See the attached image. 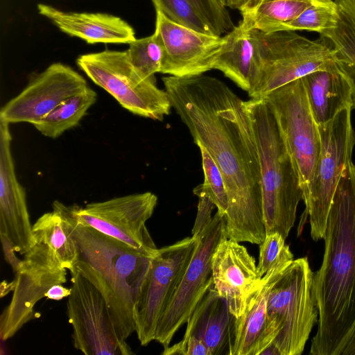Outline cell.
Listing matches in <instances>:
<instances>
[{
    "instance_id": "obj_1",
    "label": "cell",
    "mask_w": 355,
    "mask_h": 355,
    "mask_svg": "<svg viewBox=\"0 0 355 355\" xmlns=\"http://www.w3.org/2000/svg\"><path fill=\"white\" fill-rule=\"evenodd\" d=\"M162 81L195 144L208 150L222 173L227 238L259 245L266 235L260 164L245 101L222 80L203 73Z\"/></svg>"
},
{
    "instance_id": "obj_2",
    "label": "cell",
    "mask_w": 355,
    "mask_h": 355,
    "mask_svg": "<svg viewBox=\"0 0 355 355\" xmlns=\"http://www.w3.org/2000/svg\"><path fill=\"white\" fill-rule=\"evenodd\" d=\"M322 262L313 273L318 312L312 355H341L355 329V164L345 170L329 213Z\"/></svg>"
},
{
    "instance_id": "obj_3",
    "label": "cell",
    "mask_w": 355,
    "mask_h": 355,
    "mask_svg": "<svg viewBox=\"0 0 355 355\" xmlns=\"http://www.w3.org/2000/svg\"><path fill=\"white\" fill-rule=\"evenodd\" d=\"M52 207L62 214L74 240V268L101 291L119 334L126 340L135 331L133 308L154 256L78 223L69 206L58 200Z\"/></svg>"
},
{
    "instance_id": "obj_4",
    "label": "cell",
    "mask_w": 355,
    "mask_h": 355,
    "mask_svg": "<svg viewBox=\"0 0 355 355\" xmlns=\"http://www.w3.org/2000/svg\"><path fill=\"white\" fill-rule=\"evenodd\" d=\"M258 150L263 215L267 234L285 239L302 200L299 177L275 116L263 98L245 101Z\"/></svg>"
},
{
    "instance_id": "obj_5",
    "label": "cell",
    "mask_w": 355,
    "mask_h": 355,
    "mask_svg": "<svg viewBox=\"0 0 355 355\" xmlns=\"http://www.w3.org/2000/svg\"><path fill=\"white\" fill-rule=\"evenodd\" d=\"M313 277L308 259L298 258L282 272L269 292L267 315L276 334L272 344L279 355L301 354L318 322Z\"/></svg>"
},
{
    "instance_id": "obj_6",
    "label": "cell",
    "mask_w": 355,
    "mask_h": 355,
    "mask_svg": "<svg viewBox=\"0 0 355 355\" xmlns=\"http://www.w3.org/2000/svg\"><path fill=\"white\" fill-rule=\"evenodd\" d=\"M251 31L260 61L259 77L251 98H263L313 71L329 69L337 61L334 49L324 40H311L291 31Z\"/></svg>"
},
{
    "instance_id": "obj_7",
    "label": "cell",
    "mask_w": 355,
    "mask_h": 355,
    "mask_svg": "<svg viewBox=\"0 0 355 355\" xmlns=\"http://www.w3.org/2000/svg\"><path fill=\"white\" fill-rule=\"evenodd\" d=\"M76 64L94 83L131 113L159 121L169 114L172 105L167 92L156 85L155 76H144L135 68L127 51L83 54Z\"/></svg>"
},
{
    "instance_id": "obj_8",
    "label": "cell",
    "mask_w": 355,
    "mask_h": 355,
    "mask_svg": "<svg viewBox=\"0 0 355 355\" xmlns=\"http://www.w3.org/2000/svg\"><path fill=\"white\" fill-rule=\"evenodd\" d=\"M352 106H347L330 121L318 125L321 148L304 201V215L309 216L313 241L323 239L333 199L346 169L352 162L355 131L352 123Z\"/></svg>"
},
{
    "instance_id": "obj_9",
    "label": "cell",
    "mask_w": 355,
    "mask_h": 355,
    "mask_svg": "<svg viewBox=\"0 0 355 355\" xmlns=\"http://www.w3.org/2000/svg\"><path fill=\"white\" fill-rule=\"evenodd\" d=\"M263 99L275 116L297 171L304 201L320 155L321 141L302 78L277 89Z\"/></svg>"
},
{
    "instance_id": "obj_10",
    "label": "cell",
    "mask_w": 355,
    "mask_h": 355,
    "mask_svg": "<svg viewBox=\"0 0 355 355\" xmlns=\"http://www.w3.org/2000/svg\"><path fill=\"white\" fill-rule=\"evenodd\" d=\"M67 302L74 347L85 355H131L130 347L119 334L101 291L75 268Z\"/></svg>"
},
{
    "instance_id": "obj_11",
    "label": "cell",
    "mask_w": 355,
    "mask_h": 355,
    "mask_svg": "<svg viewBox=\"0 0 355 355\" xmlns=\"http://www.w3.org/2000/svg\"><path fill=\"white\" fill-rule=\"evenodd\" d=\"M200 241L184 238L158 249L133 308L135 332L142 346L155 340L158 321L168 306Z\"/></svg>"
},
{
    "instance_id": "obj_12",
    "label": "cell",
    "mask_w": 355,
    "mask_h": 355,
    "mask_svg": "<svg viewBox=\"0 0 355 355\" xmlns=\"http://www.w3.org/2000/svg\"><path fill=\"white\" fill-rule=\"evenodd\" d=\"M157 197L152 192L116 197L92 202L84 207L69 206L76 221L118 239L150 256L158 251L146 227Z\"/></svg>"
},
{
    "instance_id": "obj_13",
    "label": "cell",
    "mask_w": 355,
    "mask_h": 355,
    "mask_svg": "<svg viewBox=\"0 0 355 355\" xmlns=\"http://www.w3.org/2000/svg\"><path fill=\"white\" fill-rule=\"evenodd\" d=\"M225 225V216L216 211L211 223L199 234L196 252L158 321L155 340L164 348L169 345L175 334L187 322L213 284L211 257L219 243L227 239Z\"/></svg>"
},
{
    "instance_id": "obj_14",
    "label": "cell",
    "mask_w": 355,
    "mask_h": 355,
    "mask_svg": "<svg viewBox=\"0 0 355 355\" xmlns=\"http://www.w3.org/2000/svg\"><path fill=\"white\" fill-rule=\"evenodd\" d=\"M24 255L15 273L11 301L0 316V338L3 341L15 336L27 322L40 318V314L34 309L37 302L46 297L52 286L67 282V269L47 245L35 243Z\"/></svg>"
},
{
    "instance_id": "obj_15",
    "label": "cell",
    "mask_w": 355,
    "mask_h": 355,
    "mask_svg": "<svg viewBox=\"0 0 355 355\" xmlns=\"http://www.w3.org/2000/svg\"><path fill=\"white\" fill-rule=\"evenodd\" d=\"M85 78L61 62L50 64L35 75L16 96L0 110V120L8 123L27 122L32 125L68 98L83 91Z\"/></svg>"
},
{
    "instance_id": "obj_16",
    "label": "cell",
    "mask_w": 355,
    "mask_h": 355,
    "mask_svg": "<svg viewBox=\"0 0 355 355\" xmlns=\"http://www.w3.org/2000/svg\"><path fill=\"white\" fill-rule=\"evenodd\" d=\"M155 31L164 47L160 73L176 77L202 74L214 69L226 42L225 36L206 34L183 26L155 10Z\"/></svg>"
},
{
    "instance_id": "obj_17",
    "label": "cell",
    "mask_w": 355,
    "mask_h": 355,
    "mask_svg": "<svg viewBox=\"0 0 355 355\" xmlns=\"http://www.w3.org/2000/svg\"><path fill=\"white\" fill-rule=\"evenodd\" d=\"M9 125L0 120V233L9 237L17 252L24 254L35 241L26 191L15 174Z\"/></svg>"
},
{
    "instance_id": "obj_18",
    "label": "cell",
    "mask_w": 355,
    "mask_h": 355,
    "mask_svg": "<svg viewBox=\"0 0 355 355\" xmlns=\"http://www.w3.org/2000/svg\"><path fill=\"white\" fill-rule=\"evenodd\" d=\"M211 270L217 293L226 301L230 312L239 317L262 279L254 258L239 242L225 239L212 255Z\"/></svg>"
},
{
    "instance_id": "obj_19",
    "label": "cell",
    "mask_w": 355,
    "mask_h": 355,
    "mask_svg": "<svg viewBox=\"0 0 355 355\" xmlns=\"http://www.w3.org/2000/svg\"><path fill=\"white\" fill-rule=\"evenodd\" d=\"M285 269L266 273L249 296L244 312L234 318L227 355H261L273 343L276 334L268 319L267 302L272 285Z\"/></svg>"
},
{
    "instance_id": "obj_20",
    "label": "cell",
    "mask_w": 355,
    "mask_h": 355,
    "mask_svg": "<svg viewBox=\"0 0 355 355\" xmlns=\"http://www.w3.org/2000/svg\"><path fill=\"white\" fill-rule=\"evenodd\" d=\"M40 15L49 19L62 32L88 44L125 43L136 40L134 28L121 18L107 13L64 12L39 3Z\"/></svg>"
},
{
    "instance_id": "obj_21",
    "label": "cell",
    "mask_w": 355,
    "mask_h": 355,
    "mask_svg": "<svg viewBox=\"0 0 355 355\" xmlns=\"http://www.w3.org/2000/svg\"><path fill=\"white\" fill-rule=\"evenodd\" d=\"M302 79L318 125L330 121L347 106L352 107V78L338 59L329 69L313 71Z\"/></svg>"
},
{
    "instance_id": "obj_22",
    "label": "cell",
    "mask_w": 355,
    "mask_h": 355,
    "mask_svg": "<svg viewBox=\"0 0 355 355\" xmlns=\"http://www.w3.org/2000/svg\"><path fill=\"white\" fill-rule=\"evenodd\" d=\"M234 318L212 284L189 318L183 338L194 336L205 343L212 355L225 353Z\"/></svg>"
},
{
    "instance_id": "obj_23",
    "label": "cell",
    "mask_w": 355,
    "mask_h": 355,
    "mask_svg": "<svg viewBox=\"0 0 355 355\" xmlns=\"http://www.w3.org/2000/svg\"><path fill=\"white\" fill-rule=\"evenodd\" d=\"M225 37L226 42L215 60L214 69L223 72L250 96L257 86L260 73L254 37L252 31L239 24Z\"/></svg>"
},
{
    "instance_id": "obj_24",
    "label": "cell",
    "mask_w": 355,
    "mask_h": 355,
    "mask_svg": "<svg viewBox=\"0 0 355 355\" xmlns=\"http://www.w3.org/2000/svg\"><path fill=\"white\" fill-rule=\"evenodd\" d=\"M324 1L327 0H250L240 10L242 20L239 24L248 31H278L310 6Z\"/></svg>"
},
{
    "instance_id": "obj_25",
    "label": "cell",
    "mask_w": 355,
    "mask_h": 355,
    "mask_svg": "<svg viewBox=\"0 0 355 355\" xmlns=\"http://www.w3.org/2000/svg\"><path fill=\"white\" fill-rule=\"evenodd\" d=\"M334 1L338 15L336 25L320 35L332 44L338 60L352 78L355 109V0Z\"/></svg>"
},
{
    "instance_id": "obj_26",
    "label": "cell",
    "mask_w": 355,
    "mask_h": 355,
    "mask_svg": "<svg viewBox=\"0 0 355 355\" xmlns=\"http://www.w3.org/2000/svg\"><path fill=\"white\" fill-rule=\"evenodd\" d=\"M35 243L47 245L60 264L69 272L77 261L74 240L69 232L62 214L56 208L42 214L33 225Z\"/></svg>"
},
{
    "instance_id": "obj_27",
    "label": "cell",
    "mask_w": 355,
    "mask_h": 355,
    "mask_svg": "<svg viewBox=\"0 0 355 355\" xmlns=\"http://www.w3.org/2000/svg\"><path fill=\"white\" fill-rule=\"evenodd\" d=\"M96 98V92L87 86L81 92L63 101L33 125L45 137L55 139L78 125Z\"/></svg>"
},
{
    "instance_id": "obj_28",
    "label": "cell",
    "mask_w": 355,
    "mask_h": 355,
    "mask_svg": "<svg viewBox=\"0 0 355 355\" xmlns=\"http://www.w3.org/2000/svg\"><path fill=\"white\" fill-rule=\"evenodd\" d=\"M127 52L132 64L144 76L153 77L156 73H160L164 47L155 31L150 36L130 42Z\"/></svg>"
},
{
    "instance_id": "obj_29",
    "label": "cell",
    "mask_w": 355,
    "mask_h": 355,
    "mask_svg": "<svg viewBox=\"0 0 355 355\" xmlns=\"http://www.w3.org/2000/svg\"><path fill=\"white\" fill-rule=\"evenodd\" d=\"M338 17L334 0L320 1L310 6L295 19L282 25L278 31H309L322 34L336 26Z\"/></svg>"
},
{
    "instance_id": "obj_30",
    "label": "cell",
    "mask_w": 355,
    "mask_h": 355,
    "mask_svg": "<svg viewBox=\"0 0 355 355\" xmlns=\"http://www.w3.org/2000/svg\"><path fill=\"white\" fill-rule=\"evenodd\" d=\"M152 2L155 10L161 11L173 22L198 32L216 35L189 0H152Z\"/></svg>"
},
{
    "instance_id": "obj_31",
    "label": "cell",
    "mask_w": 355,
    "mask_h": 355,
    "mask_svg": "<svg viewBox=\"0 0 355 355\" xmlns=\"http://www.w3.org/2000/svg\"><path fill=\"white\" fill-rule=\"evenodd\" d=\"M198 147L201 154L204 181L197 187L213 202L217 208V212L225 216L228 201L223 177L208 150L201 145H198Z\"/></svg>"
},
{
    "instance_id": "obj_32",
    "label": "cell",
    "mask_w": 355,
    "mask_h": 355,
    "mask_svg": "<svg viewBox=\"0 0 355 355\" xmlns=\"http://www.w3.org/2000/svg\"><path fill=\"white\" fill-rule=\"evenodd\" d=\"M285 239L277 232L267 234L259 245L258 268L263 276L271 270H284L294 260Z\"/></svg>"
},
{
    "instance_id": "obj_33",
    "label": "cell",
    "mask_w": 355,
    "mask_h": 355,
    "mask_svg": "<svg viewBox=\"0 0 355 355\" xmlns=\"http://www.w3.org/2000/svg\"><path fill=\"white\" fill-rule=\"evenodd\" d=\"M189 1L200 13L216 35L221 36L223 33H228L235 27L227 7L222 5L218 0Z\"/></svg>"
},
{
    "instance_id": "obj_34",
    "label": "cell",
    "mask_w": 355,
    "mask_h": 355,
    "mask_svg": "<svg viewBox=\"0 0 355 355\" xmlns=\"http://www.w3.org/2000/svg\"><path fill=\"white\" fill-rule=\"evenodd\" d=\"M193 193L198 197L197 215L192 229V236L197 237L211 223L213 217L211 213L215 205L198 187L193 189Z\"/></svg>"
},
{
    "instance_id": "obj_35",
    "label": "cell",
    "mask_w": 355,
    "mask_h": 355,
    "mask_svg": "<svg viewBox=\"0 0 355 355\" xmlns=\"http://www.w3.org/2000/svg\"><path fill=\"white\" fill-rule=\"evenodd\" d=\"M162 354L212 355L205 343L194 336L182 338L178 343L164 348Z\"/></svg>"
},
{
    "instance_id": "obj_36",
    "label": "cell",
    "mask_w": 355,
    "mask_h": 355,
    "mask_svg": "<svg viewBox=\"0 0 355 355\" xmlns=\"http://www.w3.org/2000/svg\"><path fill=\"white\" fill-rule=\"evenodd\" d=\"M0 239L3 248L5 261L11 266L12 271L16 273L21 265V261L15 254V248L13 243L9 237L3 233H0Z\"/></svg>"
},
{
    "instance_id": "obj_37",
    "label": "cell",
    "mask_w": 355,
    "mask_h": 355,
    "mask_svg": "<svg viewBox=\"0 0 355 355\" xmlns=\"http://www.w3.org/2000/svg\"><path fill=\"white\" fill-rule=\"evenodd\" d=\"M71 293V288H67L62 284L52 286L46 293V297L52 300H61L68 297Z\"/></svg>"
},
{
    "instance_id": "obj_38",
    "label": "cell",
    "mask_w": 355,
    "mask_h": 355,
    "mask_svg": "<svg viewBox=\"0 0 355 355\" xmlns=\"http://www.w3.org/2000/svg\"><path fill=\"white\" fill-rule=\"evenodd\" d=\"M341 355H355V329H354Z\"/></svg>"
},
{
    "instance_id": "obj_39",
    "label": "cell",
    "mask_w": 355,
    "mask_h": 355,
    "mask_svg": "<svg viewBox=\"0 0 355 355\" xmlns=\"http://www.w3.org/2000/svg\"><path fill=\"white\" fill-rule=\"evenodd\" d=\"M15 285V280H12L10 282H8L6 280L2 281L0 286V297H3L10 292L13 291Z\"/></svg>"
},
{
    "instance_id": "obj_40",
    "label": "cell",
    "mask_w": 355,
    "mask_h": 355,
    "mask_svg": "<svg viewBox=\"0 0 355 355\" xmlns=\"http://www.w3.org/2000/svg\"><path fill=\"white\" fill-rule=\"evenodd\" d=\"M250 1V0H227V8L237 9L240 11Z\"/></svg>"
},
{
    "instance_id": "obj_41",
    "label": "cell",
    "mask_w": 355,
    "mask_h": 355,
    "mask_svg": "<svg viewBox=\"0 0 355 355\" xmlns=\"http://www.w3.org/2000/svg\"><path fill=\"white\" fill-rule=\"evenodd\" d=\"M220 3L224 6L227 7V0H218Z\"/></svg>"
}]
</instances>
